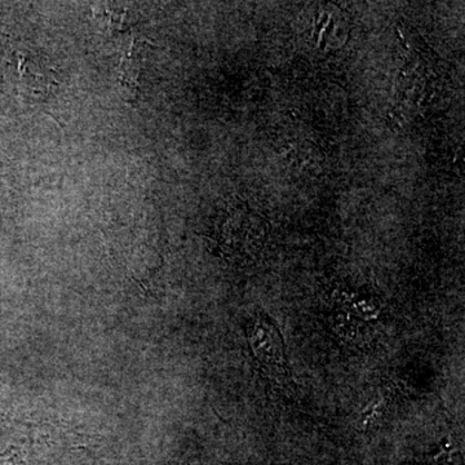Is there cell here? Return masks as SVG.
Returning a JSON list of instances; mask_svg holds the SVG:
<instances>
[{
  "label": "cell",
  "mask_w": 465,
  "mask_h": 465,
  "mask_svg": "<svg viewBox=\"0 0 465 465\" xmlns=\"http://www.w3.org/2000/svg\"><path fill=\"white\" fill-rule=\"evenodd\" d=\"M250 342L265 375L281 387L289 385L290 371L282 338L273 324L262 318L256 321L251 327Z\"/></svg>",
  "instance_id": "6da1fadb"
}]
</instances>
